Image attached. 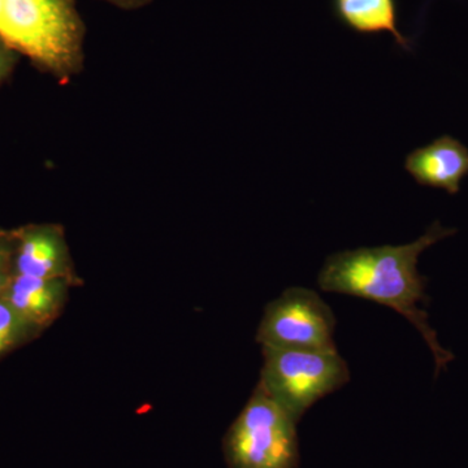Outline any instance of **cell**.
I'll return each instance as SVG.
<instances>
[{
  "instance_id": "cell-13",
  "label": "cell",
  "mask_w": 468,
  "mask_h": 468,
  "mask_svg": "<svg viewBox=\"0 0 468 468\" xmlns=\"http://www.w3.org/2000/svg\"><path fill=\"white\" fill-rule=\"evenodd\" d=\"M5 76H7L5 75V73L0 72V81H2V80L5 79Z\"/></svg>"
},
{
  "instance_id": "cell-2",
  "label": "cell",
  "mask_w": 468,
  "mask_h": 468,
  "mask_svg": "<svg viewBox=\"0 0 468 468\" xmlns=\"http://www.w3.org/2000/svg\"><path fill=\"white\" fill-rule=\"evenodd\" d=\"M85 34L76 0H0V39L60 81L82 69Z\"/></svg>"
},
{
  "instance_id": "cell-5",
  "label": "cell",
  "mask_w": 468,
  "mask_h": 468,
  "mask_svg": "<svg viewBox=\"0 0 468 468\" xmlns=\"http://www.w3.org/2000/svg\"><path fill=\"white\" fill-rule=\"evenodd\" d=\"M334 311L318 292L302 286L286 289L264 309L257 343L273 349H335Z\"/></svg>"
},
{
  "instance_id": "cell-4",
  "label": "cell",
  "mask_w": 468,
  "mask_h": 468,
  "mask_svg": "<svg viewBox=\"0 0 468 468\" xmlns=\"http://www.w3.org/2000/svg\"><path fill=\"white\" fill-rule=\"evenodd\" d=\"M228 468H300L297 421L260 387L228 430Z\"/></svg>"
},
{
  "instance_id": "cell-7",
  "label": "cell",
  "mask_w": 468,
  "mask_h": 468,
  "mask_svg": "<svg viewBox=\"0 0 468 468\" xmlns=\"http://www.w3.org/2000/svg\"><path fill=\"white\" fill-rule=\"evenodd\" d=\"M405 169L421 186L445 190L451 196L461 192L468 176V149L457 138L445 134L418 147L406 156Z\"/></svg>"
},
{
  "instance_id": "cell-1",
  "label": "cell",
  "mask_w": 468,
  "mask_h": 468,
  "mask_svg": "<svg viewBox=\"0 0 468 468\" xmlns=\"http://www.w3.org/2000/svg\"><path fill=\"white\" fill-rule=\"evenodd\" d=\"M457 233L435 221L417 241L406 245H384L335 252L320 270L318 284L328 292L353 295L390 307L409 320L424 338L433 358L436 377L454 359L437 340L428 314L419 307L430 301L427 279L418 271L419 257L431 246Z\"/></svg>"
},
{
  "instance_id": "cell-6",
  "label": "cell",
  "mask_w": 468,
  "mask_h": 468,
  "mask_svg": "<svg viewBox=\"0 0 468 468\" xmlns=\"http://www.w3.org/2000/svg\"><path fill=\"white\" fill-rule=\"evenodd\" d=\"M15 276L66 279L82 285L77 275L64 228L58 224H29L15 228Z\"/></svg>"
},
{
  "instance_id": "cell-11",
  "label": "cell",
  "mask_w": 468,
  "mask_h": 468,
  "mask_svg": "<svg viewBox=\"0 0 468 468\" xmlns=\"http://www.w3.org/2000/svg\"><path fill=\"white\" fill-rule=\"evenodd\" d=\"M15 243L14 229H0V300L15 276Z\"/></svg>"
},
{
  "instance_id": "cell-10",
  "label": "cell",
  "mask_w": 468,
  "mask_h": 468,
  "mask_svg": "<svg viewBox=\"0 0 468 468\" xmlns=\"http://www.w3.org/2000/svg\"><path fill=\"white\" fill-rule=\"evenodd\" d=\"M42 334V329L24 319L7 302L0 300V358L32 343Z\"/></svg>"
},
{
  "instance_id": "cell-8",
  "label": "cell",
  "mask_w": 468,
  "mask_h": 468,
  "mask_svg": "<svg viewBox=\"0 0 468 468\" xmlns=\"http://www.w3.org/2000/svg\"><path fill=\"white\" fill-rule=\"evenodd\" d=\"M75 284L66 279H38L14 276L2 300L37 328H50L63 314L70 289Z\"/></svg>"
},
{
  "instance_id": "cell-3",
  "label": "cell",
  "mask_w": 468,
  "mask_h": 468,
  "mask_svg": "<svg viewBox=\"0 0 468 468\" xmlns=\"http://www.w3.org/2000/svg\"><path fill=\"white\" fill-rule=\"evenodd\" d=\"M261 350L258 387L297 423L316 402L349 383V366L337 350Z\"/></svg>"
},
{
  "instance_id": "cell-12",
  "label": "cell",
  "mask_w": 468,
  "mask_h": 468,
  "mask_svg": "<svg viewBox=\"0 0 468 468\" xmlns=\"http://www.w3.org/2000/svg\"><path fill=\"white\" fill-rule=\"evenodd\" d=\"M101 2L109 3L113 7L132 11V9H140L149 5L154 0H101Z\"/></svg>"
},
{
  "instance_id": "cell-9",
  "label": "cell",
  "mask_w": 468,
  "mask_h": 468,
  "mask_svg": "<svg viewBox=\"0 0 468 468\" xmlns=\"http://www.w3.org/2000/svg\"><path fill=\"white\" fill-rule=\"evenodd\" d=\"M337 20L360 36L388 33L403 51H411V39L399 27L397 0H332Z\"/></svg>"
}]
</instances>
